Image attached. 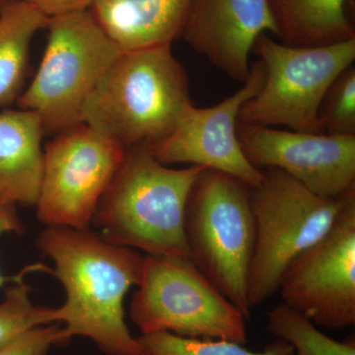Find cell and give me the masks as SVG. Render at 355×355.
I'll use <instances>...</instances> for the list:
<instances>
[{"label": "cell", "mask_w": 355, "mask_h": 355, "mask_svg": "<svg viewBox=\"0 0 355 355\" xmlns=\"http://www.w3.org/2000/svg\"><path fill=\"white\" fill-rule=\"evenodd\" d=\"M25 226L17 211V205L0 200V238L7 234L21 235L24 233ZM15 277H6L0 272V288L7 282H12Z\"/></svg>", "instance_id": "603a6c76"}, {"label": "cell", "mask_w": 355, "mask_h": 355, "mask_svg": "<svg viewBox=\"0 0 355 355\" xmlns=\"http://www.w3.org/2000/svg\"><path fill=\"white\" fill-rule=\"evenodd\" d=\"M137 340L141 355H295L291 345L279 338L258 352L229 340L184 338L167 331L146 334Z\"/></svg>", "instance_id": "ffe728a7"}, {"label": "cell", "mask_w": 355, "mask_h": 355, "mask_svg": "<svg viewBox=\"0 0 355 355\" xmlns=\"http://www.w3.org/2000/svg\"><path fill=\"white\" fill-rule=\"evenodd\" d=\"M263 79L265 67L259 60L234 94L209 108L191 105L169 135L149 146L154 157L168 166H200L227 174L250 188L258 187L265 173L243 153L237 125L243 105L258 93Z\"/></svg>", "instance_id": "8fae6325"}, {"label": "cell", "mask_w": 355, "mask_h": 355, "mask_svg": "<svg viewBox=\"0 0 355 355\" xmlns=\"http://www.w3.org/2000/svg\"><path fill=\"white\" fill-rule=\"evenodd\" d=\"M46 17H55L76 11L87 10L94 0H25Z\"/></svg>", "instance_id": "cb8c5ba5"}, {"label": "cell", "mask_w": 355, "mask_h": 355, "mask_svg": "<svg viewBox=\"0 0 355 355\" xmlns=\"http://www.w3.org/2000/svg\"><path fill=\"white\" fill-rule=\"evenodd\" d=\"M6 1H7V0H0V6H1L2 4H3L4 2H6Z\"/></svg>", "instance_id": "d4e9b609"}, {"label": "cell", "mask_w": 355, "mask_h": 355, "mask_svg": "<svg viewBox=\"0 0 355 355\" xmlns=\"http://www.w3.org/2000/svg\"><path fill=\"white\" fill-rule=\"evenodd\" d=\"M191 0H94L90 10L123 51L172 44Z\"/></svg>", "instance_id": "5bb4252c"}, {"label": "cell", "mask_w": 355, "mask_h": 355, "mask_svg": "<svg viewBox=\"0 0 355 355\" xmlns=\"http://www.w3.org/2000/svg\"><path fill=\"white\" fill-rule=\"evenodd\" d=\"M125 149L85 123L55 135L44 148L40 222L46 227L90 229Z\"/></svg>", "instance_id": "9c48e42d"}, {"label": "cell", "mask_w": 355, "mask_h": 355, "mask_svg": "<svg viewBox=\"0 0 355 355\" xmlns=\"http://www.w3.org/2000/svg\"><path fill=\"white\" fill-rule=\"evenodd\" d=\"M35 272H49L50 268L43 265L27 266L6 289L0 302V347L35 327L57 323L55 308L37 306L31 300V288L25 282V275Z\"/></svg>", "instance_id": "d6986e66"}, {"label": "cell", "mask_w": 355, "mask_h": 355, "mask_svg": "<svg viewBox=\"0 0 355 355\" xmlns=\"http://www.w3.org/2000/svg\"><path fill=\"white\" fill-rule=\"evenodd\" d=\"M48 43L36 76L17 105L41 119L44 133L83 123L86 102L123 51L90 9L49 18Z\"/></svg>", "instance_id": "5b68a950"}, {"label": "cell", "mask_w": 355, "mask_h": 355, "mask_svg": "<svg viewBox=\"0 0 355 355\" xmlns=\"http://www.w3.org/2000/svg\"><path fill=\"white\" fill-rule=\"evenodd\" d=\"M321 133L340 137L355 135V67L336 78L324 96L319 114Z\"/></svg>", "instance_id": "44dd1931"}, {"label": "cell", "mask_w": 355, "mask_h": 355, "mask_svg": "<svg viewBox=\"0 0 355 355\" xmlns=\"http://www.w3.org/2000/svg\"><path fill=\"white\" fill-rule=\"evenodd\" d=\"M205 168H172L148 144L125 149L92 225L107 241L151 257H189L184 223L193 184Z\"/></svg>", "instance_id": "7a4b0ae2"}, {"label": "cell", "mask_w": 355, "mask_h": 355, "mask_svg": "<svg viewBox=\"0 0 355 355\" xmlns=\"http://www.w3.org/2000/svg\"><path fill=\"white\" fill-rule=\"evenodd\" d=\"M65 343L58 323L35 327L0 347V355H48L51 347Z\"/></svg>", "instance_id": "7402d4cb"}, {"label": "cell", "mask_w": 355, "mask_h": 355, "mask_svg": "<svg viewBox=\"0 0 355 355\" xmlns=\"http://www.w3.org/2000/svg\"><path fill=\"white\" fill-rule=\"evenodd\" d=\"M36 246L53 261L51 273L64 288L55 321L64 324L65 342L83 336L106 355H141L125 322V299L141 280L146 254L107 241L91 229L46 227Z\"/></svg>", "instance_id": "6da1fadb"}, {"label": "cell", "mask_w": 355, "mask_h": 355, "mask_svg": "<svg viewBox=\"0 0 355 355\" xmlns=\"http://www.w3.org/2000/svg\"><path fill=\"white\" fill-rule=\"evenodd\" d=\"M282 44L321 46L355 38L350 0H266Z\"/></svg>", "instance_id": "2e32d148"}, {"label": "cell", "mask_w": 355, "mask_h": 355, "mask_svg": "<svg viewBox=\"0 0 355 355\" xmlns=\"http://www.w3.org/2000/svg\"><path fill=\"white\" fill-rule=\"evenodd\" d=\"M266 330L288 343L295 355H355V340L338 342L318 330L316 324L282 302L266 312Z\"/></svg>", "instance_id": "ac0fdd59"}, {"label": "cell", "mask_w": 355, "mask_h": 355, "mask_svg": "<svg viewBox=\"0 0 355 355\" xmlns=\"http://www.w3.org/2000/svg\"><path fill=\"white\" fill-rule=\"evenodd\" d=\"M44 130L29 110L0 113V200L36 207L44 171Z\"/></svg>", "instance_id": "9a60e30c"}, {"label": "cell", "mask_w": 355, "mask_h": 355, "mask_svg": "<svg viewBox=\"0 0 355 355\" xmlns=\"http://www.w3.org/2000/svg\"><path fill=\"white\" fill-rule=\"evenodd\" d=\"M193 265L251 319L248 280L254 248L251 188L224 173L205 169L191 189L184 223Z\"/></svg>", "instance_id": "277c9868"}, {"label": "cell", "mask_w": 355, "mask_h": 355, "mask_svg": "<svg viewBox=\"0 0 355 355\" xmlns=\"http://www.w3.org/2000/svg\"><path fill=\"white\" fill-rule=\"evenodd\" d=\"M252 53L260 57L265 79L243 105L239 121L321 133L319 114L336 78L354 64L355 38L321 46H294L261 34Z\"/></svg>", "instance_id": "ba28073f"}, {"label": "cell", "mask_w": 355, "mask_h": 355, "mask_svg": "<svg viewBox=\"0 0 355 355\" xmlns=\"http://www.w3.org/2000/svg\"><path fill=\"white\" fill-rule=\"evenodd\" d=\"M251 188L254 248L248 301L253 309L272 297L282 275L299 254L321 239L336 220L343 198H324L275 168Z\"/></svg>", "instance_id": "8992f818"}, {"label": "cell", "mask_w": 355, "mask_h": 355, "mask_svg": "<svg viewBox=\"0 0 355 355\" xmlns=\"http://www.w3.org/2000/svg\"><path fill=\"white\" fill-rule=\"evenodd\" d=\"M49 17L25 0H7L0 6V107L17 102L24 91L30 46Z\"/></svg>", "instance_id": "e0dca14e"}, {"label": "cell", "mask_w": 355, "mask_h": 355, "mask_svg": "<svg viewBox=\"0 0 355 355\" xmlns=\"http://www.w3.org/2000/svg\"><path fill=\"white\" fill-rule=\"evenodd\" d=\"M266 32L277 35L266 0H191L181 37L216 69L244 83L254 42Z\"/></svg>", "instance_id": "4fadbf2b"}, {"label": "cell", "mask_w": 355, "mask_h": 355, "mask_svg": "<svg viewBox=\"0 0 355 355\" xmlns=\"http://www.w3.org/2000/svg\"><path fill=\"white\" fill-rule=\"evenodd\" d=\"M130 316L141 335L248 343L246 318L189 257L146 256Z\"/></svg>", "instance_id": "52a82bcc"}, {"label": "cell", "mask_w": 355, "mask_h": 355, "mask_svg": "<svg viewBox=\"0 0 355 355\" xmlns=\"http://www.w3.org/2000/svg\"><path fill=\"white\" fill-rule=\"evenodd\" d=\"M237 135L245 156L258 169L282 170L321 197L340 198L355 190V135L294 132L241 121Z\"/></svg>", "instance_id": "7c38bea8"}, {"label": "cell", "mask_w": 355, "mask_h": 355, "mask_svg": "<svg viewBox=\"0 0 355 355\" xmlns=\"http://www.w3.org/2000/svg\"><path fill=\"white\" fill-rule=\"evenodd\" d=\"M282 302L316 326L355 324V190L343 198L333 225L287 266L280 280Z\"/></svg>", "instance_id": "30bf717a"}, {"label": "cell", "mask_w": 355, "mask_h": 355, "mask_svg": "<svg viewBox=\"0 0 355 355\" xmlns=\"http://www.w3.org/2000/svg\"><path fill=\"white\" fill-rule=\"evenodd\" d=\"M193 105L171 44L123 51L90 95L83 123L125 148L155 144Z\"/></svg>", "instance_id": "3957f363"}]
</instances>
